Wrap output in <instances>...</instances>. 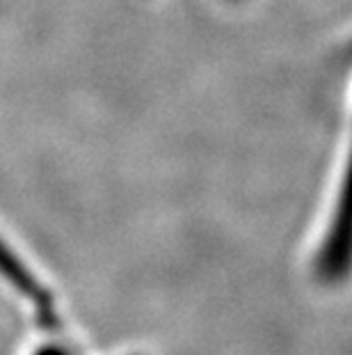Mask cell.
Listing matches in <instances>:
<instances>
[{
  "label": "cell",
  "instance_id": "1",
  "mask_svg": "<svg viewBox=\"0 0 352 355\" xmlns=\"http://www.w3.org/2000/svg\"><path fill=\"white\" fill-rule=\"evenodd\" d=\"M0 277H3L7 284H12L14 291H19L21 296L28 298L30 303L37 307V314H39L44 321L55 319L53 296H50L46 286L37 279V275H33V270L21 261V257L14 254V250L3 239H0Z\"/></svg>",
  "mask_w": 352,
  "mask_h": 355
},
{
  "label": "cell",
  "instance_id": "2",
  "mask_svg": "<svg viewBox=\"0 0 352 355\" xmlns=\"http://www.w3.org/2000/svg\"><path fill=\"white\" fill-rule=\"evenodd\" d=\"M37 355H66L62 349H57V346H46V349H41Z\"/></svg>",
  "mask_w": 352,
  "mask_h": 355
}]
</instances>
